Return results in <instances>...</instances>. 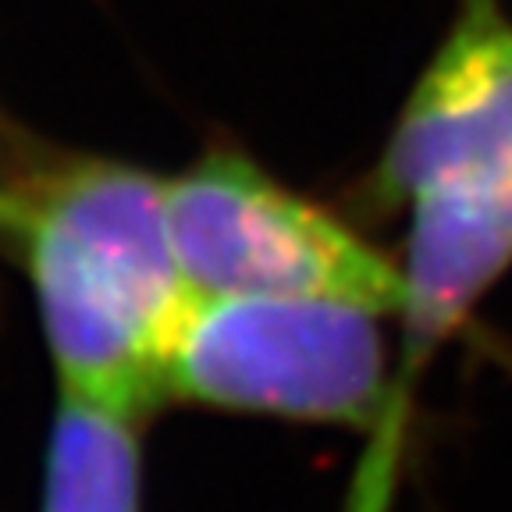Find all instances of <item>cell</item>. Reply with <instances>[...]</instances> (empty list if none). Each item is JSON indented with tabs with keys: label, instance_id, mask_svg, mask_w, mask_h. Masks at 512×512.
I'll return each instance as SVG.
<instances>
[{
	"label": "cell",
	"instance_id": "cell-1",
	"mask_svg": "<svg viewBox=\"0 0 512 512\" xmlns=\"http://www.w3.org/2000/svg\"><path fill=\"white\" fill-rule=\"evenodd\" d=\"M0 232L29 274L61 395L143 416L192 288L175 256L168 182L118 160H64L0 185Z\"/></svg>",
	"mask_w": 512,
	"mask_h": 512
},
{
	"label": "cell",
	"instance_id": "cell-2",
	"mask_svg": "<svg viewBox=\"0 0 512 512\" xmlns=\"http://www.w3.org/2000/svg\"><path fill=\"white\" fill-rule=\"evenodd\" d=\"M377 313L320 296H192L164 395L374 434L392 388Z\"/></svg>",
	"mask_w": 512,
	"mask_h": 512
},
{
	"label": "cell",
	"instance_id": "cell-3",
	"mask_svg": "<svg viewBox=\"0 0 512 512\" xmlns=\"http://www.w3.org/2000/svg\"><path fill=\"white\" fill-rule=\"evenodd\" d=\"M168 224L192 296H320L399 310L402 267L335 214L232 150L168 182Z\"/></svg>",
	"mask_w": 512,
	"mask_h": 512
},
{
	"label": "cell",
	"instance_id": "cell-4",
	"mask_svg": "<svg viewBox=\"0 0 512 512\" xmlns=\"http://www.w3.org/2000/svg\"><path fill=\"white\" fill-rule=\"evenodd\" d=\"M388 210L452 189H512V22L498 0H463L409 93L374 168Z\"/></svg>",
	"mask_w": 512,
	"mask_h": 512
},
{
	"label": "cell",
	"instance_id": "cell-5",
	"mask_svg": "<svg viewBox=\"0 0 512 512\" xmlns=\"http://www.w3.org/2000/svg\"><path fill=\"white\" fill-rule=\"evenodd\" d=\"M402 356L388 409L342 512H392L416 384L434 352L512 267V189L431 192L409 207L402 256Z\"/></svg>",
	"mask_w": 512,
	"mask_h": 512
},
{
	"label": "cell",
	"instance_id": "cell-6",
	"mask_svg": "<svg viewBox=\"0 0 512 512\" xmlns=\"http://www.w3.org/2000/svg\"><path fill=\"white\" fill-rule=\"evenodd\" d=\"M40 512H143L139 416L61 395Z\"/></svg>",
	"mask_w": 512,
	"mask_h": 512
}]
</instances>
